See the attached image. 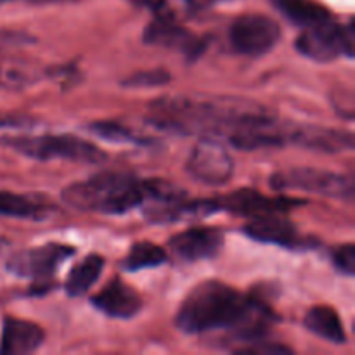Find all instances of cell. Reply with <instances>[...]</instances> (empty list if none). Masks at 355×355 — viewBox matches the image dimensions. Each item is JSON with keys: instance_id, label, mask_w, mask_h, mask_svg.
Masks as SVG:
<instances>
[{"instance_id": "obj_1", "label": "cell", "mask_w": 355, "mask_h": 355, "mask_svg": "<svg viewBox=\"0 0 355 355\" xmlns=\"http://www.w3.org/2000/svg\"><path fill=\"white\" fill-rule=\"evenodd\" d=\"M274 321L276 314L266 302L220 281L198 284L175 314L177 329L186 335L222 331L224 342L241 347L266 340Z\"/></svg>"}, {"instance_id": "obj_2", "label": "cell", "mask_w": 355, "mask_h": 355, "mask_svg": "<svg viewBox=\"0 0 355 355\" xmlns=\"http://www.w3.org/2000/svg\"><path fill=\"white\" fill-rule=\"evenodd\" d=\"M250 106V101L234 97H158L148 107V123L168 134L225 141Z\"/></svg>"}, {"instance_id": "obj_3", "label": "cell", "mask_w": 355, "mask_h": 355, "mask_svg": "<svg viewBox=\"0 0 355 355\" xmlns=\"http://www.w3.org/2000/svg\"><path fill=\"white\" fill-rule=\"evenodd\" d=\"M151 186L132 173L104 172L78 180L62 189L61 198L68 207L80 211L103 215H125L141 208Z\"/></svg>"}, {"instance_id": "obj_4", "label": "cell", "mask_w": 355, "mask_h": 355, "mask_svg": "<svg viewBox=\"0 0 355 355\" xmlns=\"http://www.w3.org/2000/svg\"><path fill=\"white\" fill-rule=\"evenodd\" d=\"M0 144L37 162L64 159V162L97 165L107 159L106 153L96 144L69 134L3 135L0 137Z\"/></svg>"}, {"instance_id": "obj_5", "label": "cell", "mask_w": 355, "mask_h": 355, "mask_svg": "<svg viewBox=\"0 0 355 355\" xmlns=\"http://www.w3.org/2000/svg\"><path fill=\"white\" fill-rule=\"evenodd\" d=\"M270 186L276 191H305L319 196L342 200L345 203H354L355 200V182L352 177L311 166L279 170L270 177Z\"/></svg>"}, {"instance_id": "obj_6", "label": "cell", "mask_w": 355, "mask_h": 355, "mask_svg": "<svg viewBox=\"0 0 355 355\" xmlns=\"http://www.w3.org/2000/svg\"><path fill=\"white\" fill-rule=\"evenodd\" d=\"M354 38L352 19L345 24H338L333 19L302 31L295 42V47L302 55L312 61L331 62L340 55L349 59L354 58Z\"/></svg>"}, {"instance_id": "obj_7", "label": "cell", "mask_w": 355, "mask_h": 355, "mask_svg": "<svg viewBox=\"0 0 355 355\" xmlns=\"http://www.w3.org/2000/svg\"><path fill=\"white\" fill-rule=\"evenodd\" d=\"M281 40V26L266 14H243L229 26V45L246 58H260Z\"/></svg>"}, {"instance_id": "obj_8", "label": "cell", "mask_w": 355, "mask_h": 355, "mask_svg": "<svg viewBox=\"0 0 355 355\" xmlns=\"http://www.w3.org/2000/svg\"><path fill=\"white\" fill-rule=\"evenodd\" d=\"M73 246L61 243H47L35 248L21 250L7 259L6 269L16 277L37 281V284H49L59 267L75 255Z\"/></svg>"}, {"instance_id": "obj_9", "label": "cell", "mask_w": 355, "mask_h": 355, "mask_svg": "<svg viewBox=\"0 0 355 355\" xmlns=\"http://www.w3.org/2000/svg\"><path fill=\"white\" fill-rule=\"evenodd\" d=\"M304 203L305 201H298L295 198H269L252 189H239L220 198L200 200V208L201 215H210L214 211H231L234 215L253 218L266 214H288Z\"/></svg>"}, {"instance_id": "obj_10", "label": "cell", "mask_w": 355, "mask_h": 355, "mask_svg": "<svg viewBox=\"0 0 355 355\" xmlns=\"http://www.w3.org/2000/svg\"><path fill=\"white\" fill-rule=\"evenodd\" d=\"M186 170L196 182L218 187L232 179L234 162L217 139L201 137L187 158Z\"/></svg>"}, {"instance_id": "obj_11", "label": "cell", "mask_w": 355, "mask_h": 355, "mask_svg": "<svg viewBox=\"0 0 355 355\" xmlns=\"http://www.w3.org/2000/svg\"><path fill=\"white\" fill-rule=\"evenodd\" d=\"M144 42L149 45H158V47L172 49L179 51L186 55L189 61L200 58L205 52V40H201L198 35L187 30L186 26L179 23L173 17V14L166 9H158L144 28Z\"/></svg>"}, {"instance_id": "obj_12", "label": "cell", "mask_w": 355, "mask_h": 355, "mask_svg": "<svg viewBox=\"0 0 355 355\" xmlns=\"http://www.w3.org/2000/svg\"><path fill=\"white\" fill-rule=\"evenodd\" d=\"M250 239L266 245L283 246V248L304 250L312 248L311 239H304L297 231V225L286 217V214H266L250 218L243 227Z\"/></svg>"}, {"instance_id": "obj_13", "label": "cell", "mask_w": 355, "mask_h": 355, "mask_svg": "<svg viewBox=\"0 0 355 355\" xmlns=\"http://www.w3.org/2000/svg\"><path fill=\"white\" fill-rule=\"evenodd\" d=\"M225 236L218 227H193L170 238L168 248L182 262L211 260L224 248Z\"/></svg>"}, {"instance_id": "obj_14", "label": "cell", "mask_w": 355, "mask_h": 355, "mask_svg": "<svg viewBox=\"0 0 355 355\" xmlns=\"http://www.w3.org/2000/svg\"><path fill=\"white\" fill-rule=\"evenodd\" d=\"M90 304L113 319H132L142 311V297L120 277L111 279L99 293L90 298Z\"/></svg>"}, {"instance_id": "obj_15", "label": "cell", "mask_w": 355, "mask_h": 355, "mask_svg": "<svg viewBox=\"0 0 355 355\" xmlns=\"http://www.w3.org/2000/svg\"><path fill=\"white\" fill-rule=\"evenodd\" d=\"M291 144L318 153H343L354 149V134L349 130L319 125H297L293 128Z\"/></svg>"}, {"instance_id": "obj_16", "label": "cell", "mask_w": 355, "mask_h": 355, "mask_svg": "<svg viewBox=\"0 0 355 355\" xmlns=\"http://www.w3.org/2000/svg\"><path fill=\"white\" fill-rule=\"evenodd\" d=\"M45 340L44 329L26 319L6 318L0 338V354L28 355L42 347Z\"/></svg>"}, {"instance_id": "obj_17", "label": "cell", "mask_w": 355, "mask_h": 355, "mask_svg": "<svg viewBox=\"0 0 355 355\" xmlns=\"http://www.w3.org/2000/svg\"><path fill=\"white\" fill-rule=\"evenodd\" d=\"M54 211V205L37 194L0 191V217L21 220H44Z\"/></svg>"}, {"instance_id": "obj_18", "label": "cell", "mask_w": 355, "mask_h": 355, "mask_svg": "<svg viewBox=\"0 0 355 355\" xmlns=\"http://www.w3.org/2000/svg\"><path fill=\"white\" fill-rule=\"evenodd\" d=\"M272 3L291 24L304 30L335 19L331 10L315 0H272Z\"/></svg>"}, {"instance_id": "obj_19", "label": "cell", "mask_w": 355, "mask_h": 355, "mask_svg": "<svg viewBox=\"0 0 355 355\" xmlns=\"http://www.w3.org/2000/svg\"><path fill=\"white\" fill-rule=\"evenodd\" d=\"M304 324L307 331L335 345H345L347 335L338 312L328 305H315L305 314Z\"/></svg>"}, {"instance_id": "obj_20", "label": "cell", "mask_w": 355, "mask_h": 355, "mask_svg": "<svg viewBox=\"0 0 355 355\" xmlns=\"http://www.w3.org/2000/svg\"><path fill=\"white\" fill-rule=\"evenodd\" d=\"M104 269V259L97 253H90L82 262L76 263L68 274V279L64 283V290L69 297H83L89 293L90 288L99 281Z\"/></svg>"}, {"instance_id": "obj_21", "label": "cell", "mask_w": 355, "mask_h": 355, "mask_svg": "<svg viewBox=\"0 0 355 355\" xmlns=\"http://www.w3.org/2000/svg\"><path fill=\"white\" fill-rule=\"evenodd\" d=\"M168 260L165 250L162 246L149 241H141L132 245L130 252L121 262V269L127 272H139L144 269H156Z\"/></svg>"}, {"instance_id": "obj_22", "label": "cell", "mask_w": 355, "mask_h": 355, "mask_svg": "<svg viewBox=\"0 0 355 355\" xmlns=\"http://www.w3.org/2000/svg\"><path fill=\"white\" fill-rule=\"evenodd\" d=\"M40 71L35 66L26 64L21 59H6L0 55V87L6 89H23L35 83Z\"/></svg>"}, {"instance_id": "obj_23", "label": "cell", "mask_w": 355, "mask_h": 355, "mask_svg": "<svg viewBox=\"0 0 355 355\" xmlns=\"http://www.w3.org/2000/svg\"><path fill=\"white\" fill-rule=\"evenodd\" d=\"M89 130L92 132L97 137L104 139V141L110 142H121V144H149V139L141 137L139 134H135L134 130H130L128 127H125L120 121H96V123L89 125Z\"/></svg>"}, {"instance_id": "obj_24", "label": "cell", "mask_w": 355, "mask_h": 355, "mask_svg": "<svg viewBox=\"0 0 355 355\" xmlns=\"http://www.w3.org/2000/svg\"><path fill=\"white\" fill-rule=\"evenodd\" d=\"M170 80H172V75L166 69L156 68L134 73V75L121 80V85L130 87V89H153V87L166 85V83H170Z\"/></svg>"}, {"instance_id": "obj_25", "label": "cell", "mask_w": 355, "mask_h": 355, "mask_svg": "<svg viewBox=\"0 0 355 355\" xmlns=\"http://www.w3.org/2000/svg\"><path fill=\"white\" fill-rule=\"evenodd\" d=\"M333 263H335L336 270L343 276L352 277L355 272V246L352 243L338 246L333 252Z\"/></svg>"}, {"instance_id": "obj_26", "label": "cell", "mask_w": 355, "mask_h": 355, "mask_svg": "<svg viewBox=\"0 0 355 355\" xmlns=\"http://www.w3.org/2000/svg\"><path fill=\"white\" fill-rule=\"evenodd\" d=\"M238 354H252V355H288L293 354V350L288 349L286 345H281V343L267 342V340H260V342L250 343V345L241 347V349L236 350Z\"/></svg>"}, {"instance_id": "obj_27", "label": "cell", "mask_w": 355, "mask_h": 355, "mask_svg": "<svg viewBox=\"0 0 355 355\" xmlns=\"http://www.w3.org/2000/svg\"><path fill=\"white\" fill-rule=\"evenodd\" d=\"M28 42V38L23 33H16V31H0V52L3 47L9 45H19Z\"/></svg>"}, {"instance_id": "obj_28", "label": "cell", "mask_w": 355, "mask_h": 355, "mask_svg": "<svg viewBox=\"0 0 355 355\" xmlns=\"http://www.w3.org/2000/svg\"><path fill=\"white\" fill-rule=\"evenodd\" d=\"M187 6V9H191L193 12H201V10L211 9L214 6H218V3L224 2H232V0H184Z\"/></svg>"}, {"instance_id": "obj_29", "label": "cell", "mask_w": 355, "mask_h": 355, "mask_svg": "<svg viewBox=\"0 0 355 355\" xmlns=\"http://www.w3.org/2000/svg\"><path fill=\"white\" fill-rule=\"evenodd\" d=\"M6 246H7V243L3 241V239H0V252H2V250L6 248Z\"/></svg>"}, {"instance_id": "obj_30", "label": "cell", "mask_w": 355, "mask_h": 355, "mask_svg": "<svg viewBox=\"0 0 355 355\" xmlns=\"http://www.w3.org/2000/svg\"><path fill=\"white\" fill-rule=\"evenodd\" d=\"M3 2H7V0H0V3H3Z\"/></svg>"}]
</instances>
